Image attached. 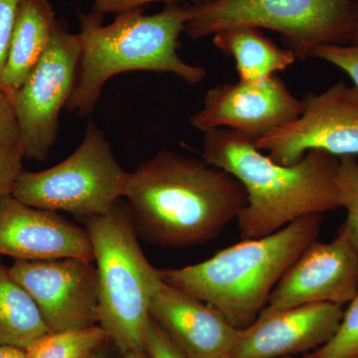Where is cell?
Instances as JSON below:
<instances>
[{"mask_svg": "<svg viewBox=\"0 0 358 358\" xmlns=\"http://www.w3.org/2000/svg\"><path fill=\"white\" fill-rule=\"evenodd\" d=\"M22 150L0 143V200L13 193L14 185L23 171Z\"/></svg>", "mask_w": 358, "mask_h": 358, "instance_id": "obj_23", "label": "cell"}, {"mask_svg": "<svg viewBox=\"0 0 358 358\" xmlns=\"http://www.w3.org/2000/svg\"><path fill=\"white\" fill-rule=\"evenodd\" d=\"M213 44L234 59L241 81H261L296 62L293 52L281 48L255 27H235L214 34Z\"/></svg>", "mask_w": 358, "mask_h": 358, "instance_id": "obj_17", "label": "cell"}, {"mask_svg": "<svg viewBox=\"0 0 358 358\" xmlns=\"http://www.w3.org/2000/svg\"><path fill=\"white\" fill-rule=\"evenodd\" d=\"M296 120L254 143L282 166L300 162L310 150L334 157L358 155V89L338 82L322 93L306 94Z\"/></svg>", "mask_w": 358, "mask_h": 358, "instance_id": "obj_9", "label": "cell"}, {"mask_svg": "<svg viewBox=\"0 0 358 358\" xmlns=\"http://www.w3.org/2000/svg\"><path fill=\"white\" fill-rule=\"evenodd\" d=\"M322 214L298 219L256 239L221 250L203 262L159 270L162 281L215 308L239 329L251 326L289 266L317 240Z\"/></svg>", "mask_w": 358, "mask_h": 358, "instance_id": "obj_4", "label": "cell"}, {"mask_svg": "<svg viewBox=\"0 0 358 358\" xmlns=\"http://www.w3.org/2000/svg\"><path fill=\"white\" fill-rule=\"evenodd\" d=\"M310 57L320 59L343 71L358 89V45H326L315 48Z\"/></svg>", "mask_w": 358, "mask_h": 358, "instance_id": "obj_22", "label": "cell"}, {"mask_svg": "<svg viewBox=\"0 0 358 358\" xmlns=\"http://www.w3.org/2000/svg\"><path fill=\"white\" fill-rule=\"evenodd\" d=\"M122 358H152L148 352H129L122 355Z\"/></svg>", "mask_w": 358, "mask_h": 358, "instance_id": "obj_30", "label": "cell"}, {"mask_svg": "<svg viewBox=\"0 0 358 358\" xmlns=\"http://www.w3.org/2000/svg\"><path fill=\"white\" fill-rule=\"evenodd\" d=\"M182 0H95L94 2V13L105 15L107 13H122L124 11L133 10L136 8H143L147 4L154 2H166V3H178ZM190 1L202 3L212 0H190Z\"/></svg>", "mask_w": 358, "mask_h": 358, "instance_id": "obj_27", "label": "cell"}, {"mask_svg": "<svg viewBox=\"0 0 358 358\" xmlns=\"http://www.w3.org/2000/svg\"><path fill=\"white\" fill-rule=\"evenodd\" d=\"M49 0H21L14 22L1 92L10 96L37 65L58 27Z\"/></svg>", "mask_w": 358, "mask_h": 358, "instance_id": "obj_16", "label": "cell"}, {"mask_svg": "<svg viewBox=\"0 0 358 358\" xmlns=\"http://www.w3.org/2000/svg\"><path fill=\"white\" fill-rule=\"evenodd\" d=\"M202 159L241 182L247 203L236 219L242 240L277 232L298 219L341 208L338 159L310 150L292 166L264 155L253 141L228 129L204 133Z\"/></svg>", "mask_w": 358, "mask_h": 358, "instance_id": "obj_2", "label": "cell"}, {"mask_svg": "<svg viewBox=\"0 0 358 358\" xmlns=\"http://www.w3.org/2000/svg\"><path fill=\"white\" fill-rule=\"evenodd\" d=\"M343 307L315 303L284 310L263 308L255 322L240 329L231 358H284L315 352L331 341Z\"/></svg>", "mask_w": 358, "mask_h": 358, "instance_id": "obj_13", "label": "cell"}, {"mask_svg": "<svg viewBox=\"0 0 358 358\" xmlns=\"http://www.w3.org/2000/svg\"><path fill=\"white\" fill-rule=\"evenodd\" d=\"M80 57L79 35L59 24L39 62L8 96L24 159L44 162L55 145L61 110L76 85Z\"/></svg>", "mask_w": 358, "mask_h": 358, "instance_id": "obj_8", "label": "cell"}, {"mask_svg": "<svg viewBox=\"0 0 358 358\" xmlns=\"http://www.w3.org/2000/svg\"><path fill=\"white\" fill-rule=\"evenodd\" d=\"M218 358H231L229 355H227V357H218Z\"/></svg>", "mask_w": 358, "mask_h": 358, "instance_id": "obj_33", "label": "cell"}, {"mask_svg": "<svg viewBox=\"0 0 358 358\" xmlns=\"http://www.w3.org/2000/svg\"><path fill=\"white\" fill-rule=\"evenodd\" d=\"M98 275L99 326L121 355L147 352L150 306L162 282L138 240L129 205L85 218Z\"/></svg>", "mask_w": 358, "mask_h": 358, "instance_id": "obj_5", "label": "cell"}, {"mask_svg": "<svg viewBox=\"0 0 358 358\" xmlns=\"http://www.w3.org/2000/svg\"><path fill=\"white\" fill-rule=\"evenodd\" d=\"M187 10L190 39L235 27L270 29L296 60L310 58L317 47L352 44L357 24L352 0H212Z\"/></svg>", "mask_w": 358, "mask_h": 358, "instance_id": "obj_6", "label": "cell"}, {"mask_svg": "<svg viewBox=\"0 0 358 358\" xmlns=\"http://www.w3.org/2000/svg\"><path fill=\"white\" fill-rule=\"evenodd\" d=\"M147 352L152 358H186L152 319L148 324Z\"/></svg>", "mask_w": 358, "mask_h": 358, "instance_id": "obj_25", "label": "cell"}, {"mask_svg": "<svg viewBox=\"0 0 358 358\" xmlns=\"http://www.w3.org/2000/svg\"><path fill=\"white\" fill-rule=\"evenodd\" d=\"M21 0H0V92L14 22Z\"/></svg>", "mask_w": 358, "mask_h": 358, "instance_id": "obj_24", "label": "cell"}, {"mask_svg": "<svg viewBox=\"0 0 358 358\" xmlns=\"http://www.w3.org/2000/svg\"><path fill=\"white\" fill-rule=\"evenodd\" d=\"M358 293V252L343 227L331 241L315 240L301 252L268 296V310L308 303L343 307Z\"/></svg>", "mask_w": 358, "mask_h": 358, "instance_id": "obj_12", "label": "cell"}, {"mask_svg": "<svg viewBox=\"0 0 358 358\" xmlns=\"http://www.w3.org/2000/svg\"><path fill=\"white\" fill-rule=\"evenodd\" d=\"M110 336L102 327L49 333L25 350L27 358H91Z\"/></svg>", "mask_w": 358, "mask_h": 358, "instance_id": "obj_19", "label": "cell"}, {"mask_svg": "<svg viewBox=\"0 0 358 358\" xmlns=\"http://www.w3.org/2000/svg\"><path fill=\"white\" fill-rule=\"evenodd\" d=\"M103 16L94 11L80 15L81 57L68 112L91 115L105 84L122 73H169L190 85L203 81L206 69L178 55L179 36L189 18L187 7L166 3L150 15L136 8L117 14L108 25L103 24Z\"/></svg>", "mask_w": 358, "mask_h": 358, "instance_id": "obj_3", "label": "cell"}, {"mask_svg": "<svg viewBox=\"0 0 358 358\" xmlns=\"http://www.w3.org/2000/svg\"><path fill=\"white\" fill-rule=\"evenodd\" d=\"M124 199L136 232L173 249L215 239L247 203L244 186L232 174L171 150L129 173Z\"/></svg>", "mask_w": 358, "mask_h": 358, "instance_id": "obj_1", "label": "cell"}, {"mask_svg": "<svg viewBox=\"0 0 358 358\" xmlns=\"http://www.w3.org/2000/svg\"><path fill=\"white\" fill-rule=\"evenodd\" d=\"M0 256L25 261H94L87 229L57 212L26 204L11 194L0 200Z\"/></svg>", "mask_w": 358, "mask_h": 358, "instance_id": "obj_14", "label": "cell"}, {"mask_svg": "<svg viewBox=\"0 0 358 358\" xmlns=\"http://www.w3.org/2000/svg\"><path fill=\"white\" fill-rule=\"evenodd\" d=\"M8 268L36 303L51 333L98 326V275L94 261L15 260Z\"/></svg>", "mask_w": 358, "mask_h": 358, "instance_id": "obj_10", "label": "cell"}, {"mask_svg": "<svg viewBox=\"0 0 358 358\" xmlns=\"http://www.w3.org/2000/svg\"><path fill=\"white\" fill-rule=\"evenodd\" d=\"M301 113V100L275 74L261 81L239 80L214 86L204 96L203 108L189 117V124L203 133L232 129L255 143Z\"/></svg>", "mask_w": 358, "mask_h": 358, "instance_id": "obj_11", "label": "cell"}, {"mask_svg": "<svg viewBox=\"0 0 358 358\" xmlns=\"http://www.w3.org/2000/svg\"><path fill=\"white\" fill-rule=\"evenodd\" d=\"M336 183L341 208L346 210L341 227L358 252V162L355 155H343L338 159Z\"/></svg>", "mask_w": 358, "mask_h": 358, "instance_id": "obj_20", "label": "cell"}, {"mask_svg": "<svg viewBox=\"0 0 358 358\" xmlns=\"http://www.w3.org/2000/svg\"><path fill=\"white\" fill-rule=\"evenodd\" d=\"M49 333L32 296L0 263V345L26 350Z\"/></svg>", "mask_w": 358, "mask_h": 358, "instance_id": "obj_18", "label": "cell"}, {"mask_svg": "<svg viewBox=\"0 0 358 358\" xmlns=\"http://www.w3.org/2000/svg\"><path fill=\"white\" fill-rule=\"evenodd\" d=\"M0 358H27V355L21 348L0 345Z\"/></svg>", "mask_w": 358, "mask_h": 358, "instance_id": "obj_29", "label": "cell"}, {"mask_svg": "<svg viewBox=\"0 0 358 358\" xmlns=\"http://www.w3.org/2000/svg\"><path fill=\"white\" fill-rule=\"evenodd\" d=\"M284 358H315V355H313V352H310V353H306V355H303L300 357H284Z\"/></svg>", "mask_w": 358, "mask_h": 358, "instance_id": "obj_32", "label": "cell"}, {"mask_svg": "<svg viewBox=\"0 0 358 358\" xmlns=\"http://www.w3.org/2000/svg\"><path fill=\"white\" fill-rule=\"evenodd\" d=\"M352 1L355 4V11H357V24H355V34H353L352 42L350 45H358V0H352Z\"/></svg>", "mask_w": 358, "mask_h": 358, "instance_id": "obj_31", "label": "cell"}, {"mask_svg": "<svg viewBox=\"0 0 358 358\" xmlns=\"http://www.w3.org/2000/svg\"><path fill=\"white\" fill-rule=\"evenodd\" d=\"M0 143L21 148L20 129L13 106L8 96L2 92H0Z\"/></svg>", "mask_w": 358, "mask_h": 358, "instance_id": "obj_26", "label": "cell"}, {"mask_svg": "<svg viewBox=\"0 0 358 358\" xmlns=\"http://www.w3.org/2000/svg\"><path fill=\"white\" fill-rule=\"evenodd\" d=\"M129 173L117 162L102 129L90 122L70 157L45 171H23L11 195L37 208L93 217L124 197Z\"/></svg>", "mask_w": 358, "mask_h": 358, "instance_id": "obj_7", "label": "cell"}, {"mask_svg": "<svg viewBox=\"0 0 358 358\" xmlns=\"http://www.w3.org/2000/svg\"><path fill=\"white\" fill-rule=\"evenodd\" d=\"M313 353L315 358H358V293L343 312L331 341Z\"/></svg>", "mask_w": 358, "mask_h": 358, "instance_id": "obj_21", "label": "cell"}, {"mask_svg": "<svg viewBox=\"0 0 358 358\" xmlns=\"http://www.w3.org/2000/svg\"><path fill=\"white\" fill-rule=\"evenodd\" d=\"M150 317L186 358L227 357L240 331L215 308L164 281L150 301Z\"/></svg>", "mask_w": 358, "mask_h": 358, "instance_id": "obj_15", "label": "cell"}, {"mask_svg": "<svg viewBox=\"0 0 358 358\" xmlns=\"http://www.w3.org/2000/svg\"><path fill=\"white\" fill-rule=\"evenodd\" d=\"M117 355H121L112 341H108L100 350H96L95 355L91 358H117Z\"/></svg>", "mask_w": 358, "mask_h": 358, "instance_id": "obj_28", "label": "cell"}]
</instances>
